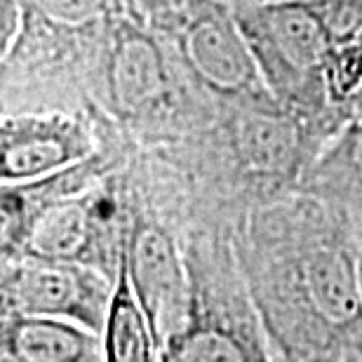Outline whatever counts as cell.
Masks as SVG:
<instances>
[{
	"label": "cell",
	"instance_id": "1",
	"mask_svg": "<svg viewBox=\"0 0 362 362\" xmlns=\"http://www.w3.org/2000/svg\"><path fill=\"white\" fill-rule=\"evenodd\" d=\"M233 247L280 362L362 356V250L322 202L289 193L252 209Z\"/></svg>",
	"mask_w": 362,
	"mask_h": 362
},
{
	"label": "cell",
	"instance_id": "2",
	"mask_svg": "<svg viewBox=\"0 0 362 362\" xmlns=\"http://www.w3.org/2000/svg\"><path fill=\"white\" fill-rule=\"evenodd\" d=\"M132 151L120 139L54 177L3 186L0 259L71 262L118 282L136 207Z\"/></svg>",
	"mask_w": 362,
	"mask_h": 362
},
{
	"label": "cell",
	"instance_id": "3",
	"mask_svg": "<svg viewBox=\"0 0 362 362\" xmlns=\"http://www.w3.org/2000/svg\"><path fill=\"white\" fill-rule=\"evenodd\" d=\"M97 71L94 111L139 148L177 144L219 113L188 78H179L170 45L127 3L101 35Z\"/></svg>",
	"mask_w": 362,
	"mask_h": 362
},
{
	"label": "cell",
	"instance_id": "4",
	"mask_svg": "<svg viewBox=\"0 0 362 362\" xmlns=\"http://www.w3.org/2000/svg\"><path fill=\"white\" fill-rule=\"evenodd\" d=\"M188 271L184 325L160 349L163 362H280L250 294L233 230L193 223L181 233Z\"/></svg>",
	"mask_w": 362,
	"mask_h": 362
},
{
	"label": "cell",
	"instance_id": "5",
	"mask_svg": "<svg viewBox=\"0 0 362 362\" xmlns=\"http://www.w3.org/2000/svg\"><path fill=\"white\" fill-rule=\"evenodd\" d=\"M233 17L275 104L325 139L341 129L327 94L334 33L322 14L308 0H271L233 5Z\"/></svg>",
	"mask_w": 362,
	"mask_h": 362
},
{
	"label": "cell",
	"instance_id": "6",
	"mask_svg": "<svg viewBox=\"0 0 362 362\" xmlns=\"http://www.w3.org/2000/svg\"><path fill=\"white\" fill-rule=\"evenodd\" d=\"M156 19H144L168 42L179 69L219 108L269 101L247 40L226 0H148Z\"/></svg>",
	"mask_w": 362,
	"mask_h": 362
},
{
	"label": "cell",
	"instance_id": "7",
	"mask_svg": "<svg viewBox=\"0 0 362 362\" xmlns=\"http://www.w3.org/2000/svg\"><path fill=\"white\" fill-rule=\"evenodd\" d=\"M125 139L104 115L59 106L10 108L0 122L3 186L35 184L83 165Z\"/></svg>",
	"mask_w": 362,
	"mask_h": 362
},
{
	"label": "cell",
	"instance_id": "8",
	"mask_svg": "<svg viewBox=\"0 0 362 362\" xmlns=\"http://www.w3.org/2000/svg\"><path fill=\"white\" fill-rule=\"evenodd\" d=\"M3 315H45L104 334L115 280L97 269L52 259H0Z\"/></svg>",
	"mask_w": 362,
	"mask_h": 362
},
{
	"label": "cell",
	"instance_id": "9",
	"mask_svg": "<svg viewBox=\"0 0 362 362\" xmlns=\"http://www.w3.org/2000/svg\"><path fill=\"white\" fill-rule=\"evenodd\" d=\"M122 266L163 349L188 310L186 257L177 223L144 205L139 195Z\"/></svg>",
	"mask_w": 362,
	"mask_h": 362
},
{
	"label": "cell",
	"instance_id": "10",
	"mask_svg": "<svg viewBox=\"0 0 362 362\" xmlns=\"http://www.w3.org/2000/svg\"><path fill=\"white\" fill-rule=\"evenodd\" d=\"M296 193L322 202L362 250V120L346 122L322 144Z\"/></svg>",
	"mask_w": 362,
	"mask_h": 362
},
{
	"label": "cell",
	"instance_id": "11",
	"mask_svg": "<svg viewBox=\"0 0 362 362\" xmlns=\"http://www.w3.org/2000/svg\"><path fill=\"white\" fill-rule=\"evenodd\" d=\"M3 362H106L104 337L62 317L0 315Z\"/></svg>",
	"mask_w": 362,
	"mask_h": 362
},
{
	"label": "cell",
	"instance_id": "12",
	"mask_svg": "<svg viewBox=\"0 0 362 362\" xmlns=\"http://www.w3.org/2000/svg\"><path fill=\"white\" fill-rule=\"evenodd\" d=\"M106 362H163L160 341L136 299L125 266L115 282V292L104 327Z\"/></svg>",
	"mask_w": 362,
	"mask_h": 362
},
{
	"label": "cell",
	"instance_id": "13",
	"mask_svg": "<svg viewBox=\"0 0 362 362\" xmlns=\"http://www.w3.org/2000/svg\"><path fill=\"white\" fill-rule=\"evenodd\" d=\"M24 31L62 38H99L125 0H21Z\"/></svg>",
	"mask_w": 362,
	"mask_h": 362
},
{
	"label": "cell",
	"instance_id": "14",
	"mask_svg": "<svg viewBox=\"0 0 362 362\" xmlns=\"http://www.w3.org/2000/svg\"><path fill=\"white\" fill-rule=\"evenodd\" d=\"M327 94L337 120L346 125V115L362 94V28L334 38L327 69Z\"/></svg>",
	"mask_w": 362,
	"mask_h": 362
},
{
	"label": "cell",
	"instance_id": "15",
	"mask_svg": "<svg viewBox=\"0 0 362 362\" xmlns=\"http://www.w3.org/2000/svg\"><path fill=\"white\" fill-rule=\"evenodd\" d=\"M24 33V7L21 0H0V54L10 59Z\"/></svg>",
	"mask_w": 362,
	"mask_h": 362
},
{
	"label": "cell",
	"instance_id": "16",
	"mask_svg": "<svg viewBox=\"0 0 362 362\" xmlns=\"http://www.w3.org/2000/svg\"><path fill=\"white\" fill-rule=\"evenodd\" d=\"M228 5H250V3H271V0H226Z\"/></svg>",
	"mask_w": 362,
	"mask_h": 362
},
{
	"label": "cell",
	"instance_id": "17",
	"mask_svg": "<svg viewBox=\"0 0 362 362\" xmlns=\"http://www.w3.org/2000/svg\"><path fill=\"white\" fill-rule=\"evenodd\" d=\"M360 282H362V255H360Z\"/></svg>",
	"mask_w": 362,
	"mask_h": 362
}]
</instances>
